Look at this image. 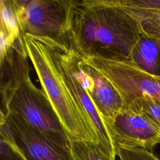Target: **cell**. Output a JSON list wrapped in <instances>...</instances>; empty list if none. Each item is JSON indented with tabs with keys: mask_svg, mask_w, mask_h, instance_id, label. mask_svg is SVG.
I'll return each mask as SVG.
<instances>
[{
	"mask_svg": "<svg viewBox=\"0 0 160 160\" xmlns=\"http://www.w3.org/2000/svg\"><path fill=\"white\" fill-rule=\"evenodd\" d=\"M141 35L137 21L111 0H72L69 36L84 57L129 61Z\"/></svg>",
	"mask_w": 160,
	"mask_h": 160,
	"instance_id": "1",
	"label": "cell"
},
{
	"mask_svg": "<svg viewBox=\"0 0 160 160\" xmlns=\"http://www.w3.org/2000/svg\"><path fill=\"white\" fill-rule=\"evenodd\" d=\"M0 67L1 111L18 115L51 141L68 150L69 141L48 98L31 79L23 39L16 41L0 58Z\"/></svg>",
	"mask_w": 160,
	"mask_h": 160,
	"instance_id": "2",
	"label": "cell"
},
{
	"mask_svg": "<svg viewBox=\"0 0 160 160\" xmlns=\"http://www.w3.org/2000/svg\"><path fill=\"white\" fill-rule=\"evenodd\" d=\"M22 39L41 89L48 98L69 141L99 145L94 124L62 80L42 38L26 33Z\"/></svg>",
	"mask_w": 160,
	"mask_h": 160,
	"instance_id": "3",
	"label": "cell"
},
{
	"mask_svg": "<svg viewBox=\"0 0 160 160\" xmlns=\"http://www.w3.org/2000/svg\"><path fill=\"white\" fill-rule=\"evenodd\" d=\"M42 39L62 80L72 96L94 124L99 146L106 152L116 158V149L86 91L80 64L83 56L74 46L69 38L64 41L46 37Z\"/></svg>",
	"mask_w": 160,
	"mask_h": 160,
	"instance_id": "4",
	"label": "cell"
},
{
	"mask_svg": "<svg viewBox=\"0 0 160 160\" xmlns=\"http://www.w3.org/2000/svg\"><path fill=\"white\" fill-rule=\"evenodd\" d=\"M21 34L64 40L70 29L72 0H12Z\"/></svg>",
	"mask_w": 160,
	"mask_h": 160,
	"instance_id": "5",
	"label": "cell"
},
{
	"mask_svg": "<svg viewBox=\"0 0 160 160\" xmlns=\"http://www.w3.org/2000/svg\"><path fill=\"white\" fill-rule=\"evenodd\" d=\"M114 87L127 109L139 98H149L160 104V77L147 74L131 61L98 56L84 57Z\"/></svg>",
	"mask_w": 160,
	"mask_h": 160,
	"instance_id": "6",
	"label": "cell"
},
{
	"mask_svg": "<svg viewBox=\"0 0 160 160\" xmlns=\"http://www.w3.org/2000/svg\"><path fill=\"white\" fill-rule=\"evenodd\" d=\"M104 125L116 149L141 148L152 152L154 147L160 144V131L132 110H121Z\"/></svg>",
	"mask_w": 160,
	"mask_h": 160,
	"instance_id": "7",
	"label": "cell"
},
{
	"mask_svg": "<svg viewBox=\"0 0 160 160\" xmlns=\"http://www.w3.org/2000/svg\"><path fill=\"white\" fill-rule=\"evenodd\" d=\"M17 144L27 160H71L68 150L60 147L18 115L1 111Z\"/></svg>",
	"mask_w": 160,
	"mask_h": 160,
	"instance_id": "8",
	"label": "cell"
},
{
	"mask_svg": "<svg viewBox=\"0 0 160 160\" xmlns=\"http://www.w3.org/2000/svg\"><path fill=\"white\" fill-rule=\"evenodd\" d=\"M80 64L89 97L104 124L122 110V99L112 84L90 65L84 56Z\"/></svg>",
	"mask_w": 160,
	"mask_h": 160,
	"instance_id": "9",
	"label": "cell"
},
{
	"mask_svg": "<svg viewBox=\"0 0 160 160\" xmlns=\"http://www.w3.org/2000/svg\"><path fill=\"white\" fill-rule=\"evenodd\" d=\"M129 61L143 72L160 77V38L141 33Z\"/></svg>",
	"mask_w": 160,
	"mask_h": 160,
	"instance_id": "10",
	"label": "cell"
},
{
	"mask_svg": "<svg viewBox=\"0 0 160 160\" xmlns=\"http://www.w3.org/2000/svg\"><path fill=\"white\" fill-rule=\"evenodd\" d=\"M0 58L18 40L22 39L12 0H0Z\"/></svg>",
	"mask_w": 160,
	"mask_h": 160,
	"instance_id": "11",
	"label": "cell"
},
{
	"mask_svg": "<svg viewBox=\"0 0 160 160\" xmlns=\"http://www.w3.org/2000/svg\"><path fill=\"white\" fill-rule=\"evenodd\" d=\"M111 1L137 21L141 33L160 38V11H149L128 6L119 3L118 0Z\"/></svg>",
	"mask_w": 160,
	"mask_h": 160,
	"instance_id": "12",
	"label": "cell"
},
{
	"mask_svg": "<svg viewBox=\"0 0 160 160\" xmlns=\"http://www.w3.org/2000/svg\"><path fill=\"white\" fill-rule=\"evenodd\" d=\"M68 150L71 160H116V157L95 144L69 141Z\"/></svg>",
	"mask_w": 160,
	"mask_h": 160,
	"instance_id": "13",
	"label": "cell"
},
{
	"mask_svg": "<svg viewBox=\"0 0 160 160\" xmlns=\"http://www.w3.org/2000/svg\"><path fill=\"white\" fill-rule=\"evenodd\" d=\"M140 114L160 131V104L149 98H139L127 109Z\"/></svg>",
	"mask_w": 160,
	"mask_h": 160,
	"instance_id": "14",
	"label": "cell"
},
{
	"mask_svg": "<svg viewBox=\"0 0 160 160\" xmlns=\"http://www.w3.org/2000/svg\"><path fill=\"white\" fill-rule=\"evenodd\" d=\"M116 149L119 160H160V156L143 148L118 146Z\"/></svg>",
	"mask_w": 160,
	"mask_h": 160,
	"instance_id": "15",
	"label": "cell"
},
{
	"mask_svg": "<svg viewBox=\"0 0 160 160\" xmlns=\"http://www.w3.org/2000/svg\"><path fill=\"white\" fill-rule=\"evenodd\" d=\"M118 1L128 6L149 11H160V0H118Z\"/></svg>",
	"mask_w": 160,
	"mask_h": 160,
	"instance_id": "16",
	"label": "cell"
},
{
	"mask_svg": "<svg viewBox=\"0 0 160 160\" xmlns=\"http://www.w3.org/2000/svg\"><path fill=\"white\" fill-rule=\"evenodd\" d=\"M1 160H23L10 148V147L1 140Z\"/></svg>",
	"mask_w": 160,
	"mask_h": 160,
	"instance_id": "17",
	"label": "cell"
}]
</instances>
